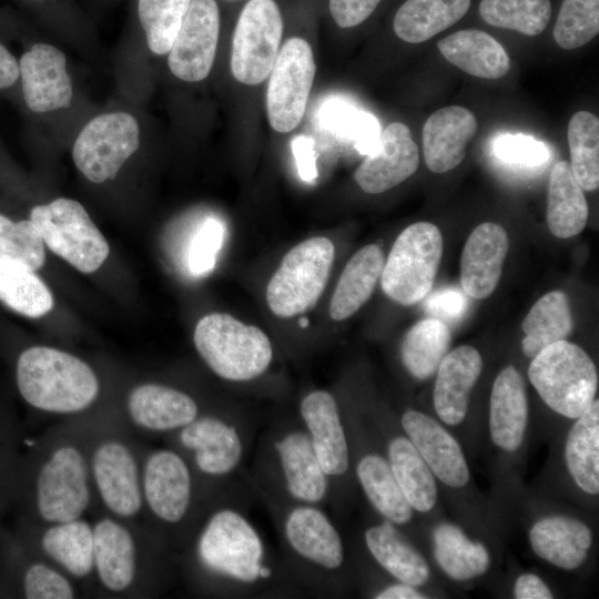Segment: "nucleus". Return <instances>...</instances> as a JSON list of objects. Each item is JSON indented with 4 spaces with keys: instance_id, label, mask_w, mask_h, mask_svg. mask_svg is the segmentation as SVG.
Wrapping results in <instances>:
<instances>
[{
    "instance_id": "f257e3e1",
    "label": "nucleus",
    "mask_w": 599,
    "mask_h": 599,
    "mask_svg": "<svg viewBox=\"0 0 599 599\" xmlns=\"http://www.w3.org/2000/svg\"><path fill=\"white\" fill-rule=\"evenodd\" d=\"M248 493L221 497L206 510L184 548L192 580L201 590L224 598L304 595L281 555L251 521Z\"/></svg>"
},
{
    "instance_id": "f03ea898",
    "label": "nucleus",
    "mask_w": 599,
    "mask_h": 599,
    "mask_svg": "<svg viewBox=\"0 0 599 599\" xmlns=\"http://www.w3.org/2000/svg\"><path fill=\"white\" fill-rule=\"evenodd\" d=\"M258 499L276 529L281 557L304 595H344L348 572L346 548L325 507Z\"/></svg>"
},
{
    "instance_id": "7ed1b4c3",
    "label": "nucleus",
    "mask_w": 599,
    "mask_h": 599,
    "mask_svg": "<svg viewBox=\"0 0 599 599\" xmlns=\"http://www.w3.org/2000/svg\"><path fill=\"white\" fill-rule=\"evenodd\" d=\"M243 477L257 498L328 506V480L300 418L267 425Z\"/></svg>"
},
{
    "instance_id": "20e7f679",
    "label": "nucleus",
    "mask_w": 599,
    "mask_h": 599,
    "mask_svg": "<svg viewBox=\"0 0 599 599\" xmlns=\"http://www.w3.org/2000/svg\"><path fill=\"white\" fill-rule=\"evenodd\" d=\"M170 435L172 448L186 458L211 502L250 490L242 483L255 435L251 420L240 414L207 412Z\"/></svg>"
},
{
    "instance_id": "39448f33",
    "label": "nucleus",
    "mask_w": 599,
    "mask_h": 599,
    "mask_svg": "<svg viewBox=\"0 0 599 599\" xmlns=\"http://www.w3.org/2000/svg\"><path fill=\"white\" fill-rule=\"evenodd\" d=\"M90 461L70 443L41 458L19 459L12 500L26 520L59 524L80 518L91 501Z\"/></svg>"
},
{
    "instance_id": "423d86ee",
    "label": "nucleus",
    "mask_w": 599,
    "mask_h": 599,
    "mask_svg": "<svg viewBox=\"0 0 599 599\" xmlns=\"http://www.w3.org/2000/svg\"><path fill=\"white\" fill-rule=\"evenodd\" d=\"M143 500L170 545L187 546L211 506L186 458L176 449L151 451L141 470Z\"/></svg>"
},
{
    "instance_id": "0eeeda50",
    "label": "nucleus",
    "mask_w": 599,
    "mask_h": 599,
    "mask_svg": "<svg viewBox=\"0 0 599 599\" xmlns=\"http://www.w3.org/2000/svg\"><path fill=\"white\" fill-rule=\"evenodd\" d=\"M16 383L29 406L54 414L82 412L100 392L99 379L88 363L49 346H31L19 354Z\"/></svg>"
},
{
    "instance_id": "6e6552de",
    "label": "nucleus",
    "mask_w": 599,
    "mask_h": 599,
    "mask_svg": "<svg viewBox=\"0 0 599 599\" xmlns=\"http://www.w3.org/2000/svg\"><path fill=\"white\" fill-rule=\"evenodd\" d=\"M193 342L206 366L230 383H250L266 374L274 353L268 336L230 314L211 313L196 324Z\"/></svg>"
},
{
    "instance_id": "1a4fd4ad",
    "label": "nucleus",
    "mask_w": 599,
    "mask_h": 599,
    "mask_svg": "<svg viewBox=\"0 0 599 599\" xmlns=\"http://www.w3.org/2000/svg\"><path fill=\"white\" fill-rule=\"evenodd\" d=\"M528 377L550 409L572 419L589 408L598 388L593 361L579 345L566 339L546 346L532 357Z\"/></svg>"
},
{
    "instance_id": "9d476101",
    "label": "nucleus",
    "mask_w": 599,
    "mask_h": 599,
    "mask_svg": "<svg viewBox=\"0 0 599 599\" xmlns=\"http://www.w3.org/2000/svg\"><path fill=\"white\" fill-rule=\"evenodd\" d=\"M334 256V244L325 236L307 238L291 248L267 284L270 309L284 318L309 311L324 291Z\"/></svg>"
},
{
    "instance_id": "9b49d317",
    "label": "nucleus",
    "mask_w": 599,
    "mask_h": 599,
    "mask_svg": "<svg viewBox=\"0 0 599 599\" xmlns=\"http://www.w3.org/2000/svg\"><path fill=\"white\" fill-rule=\"evenodd\" d=\"M298 418L327 477L328 505L341 511L354 471L349 440L338 402L328 390H309L300 400Z\"/></svg>"
},
{
    "instance_id": "f8f14e48",
    "label": "nucleus",
    "mask_w": 599,
    "mask_h": 599,
    "mask_svg": "<svg viewBox=\"0 0 599 599\" xmlns=\"http://www.w3.org/2000/svg\"><path fill=\"white\" fill-rule=\"evenodd\" d=\"M443 255L439 229L428 222L407 226L396 238L384 263V293L402 305H413L430 292Z\"/></svg>"
},
{
    "instance_id": "ddd939ff",
    "label": "nucleus",
    "mask_w": 599,
    "mask_h": 599,
    "mask_svg": "<svg viewBox=\"0 0 599 599\" xmlns=\"http://www.w3.org/2000/svg\"><path fill=\"white\" fill-rule=\"evenodd\" d=\"M30 221L43 243L82 273L97 271L110 253L106 240L75 200L59 197L35 205L30 211Z\"/></svg>"
},
{
    "instance_id": "4468645a",
    "label": "nucleus",
    "mask_w": 599,
    "mask_h": 599,
    "mask_svg": "<svg viewBox=\"0 0 599 599\" xmlns=\"http://www.w3.org/2000/svg\"><path fill=\"white\" fill-rule=\"evenodd\" d=\"M140 126L128 112H108L91 119L78 134L72 160L91 182L113 180L125 161L139 149Z\"/></svg>"
},
{
    "instance_id": "2eb2a0df",
    "label": "nucleus",
    "mask_w": 599,
    "mask_h": 599,
    "mask_svg": "<svg viewBox=\"0 0 599 599\" xmlns=\"http://www.w3.org/2000/svg\"><path fill=\"white\" fill-rule=\"evenodd\" d=\"M283 18L274 0H250L237 19L231 71L241 83L255 85L268 75L280 51Z\"/></svg>"
},
{
    "instance_id": "dca6fc26",
    "label": "nucleus",
    "mask_w": 599,
    "mask_h": 599,
    "mask_svg": "<svg viewBox=\"0 0 599 599\" xmlns=\"http://www.w3.org/2000/svg\"><path fill=\"white\" fill-rule=\"evenodd\" d=\"M316 72L309 43L293 37L285 41L270 72L266 110L270 125L280 133L302 121Z\"/></svg>"
},
{
    "instance_id": "f3484780",
    "label": "nucleus",
    "mask_w": 599,
    "mask_h": 599,
    "mask_svg": "<svg viewBox=\"0 0 599 599\" xmlns=\"http://www.w3.org/2000/svg\"><path fill=\"white\" fill-rule=\"evenodd\" d=\"M95 489L108 510L118 518L136 516L144 504L141 471L131 448L110 438L98 444L90 459Z\"/></svg>"
},
{
    "instance_id": "a211bd4d",
    "label": "nucleus",
    "mask_w": 599,
    "mask_h": 599,
    "mask_svg": "<svg viewBox=\"0 0 599 599\" xmlns=\"http://www.w3.org/2000/svg\"><path fill=\"white\" fill-rule=\"evenodd\" d=\"M343 417L351 446L354 477L365 497L383 519L396 527L408 525L414 509L404 496L385 451L366 445L358 425L351 423L344 414Z\"/></svg>"
},
{
    "instance_id": "6ab92c4d",
    "label": "nucleus",
    "mask_w": 599,
    "mask_h": 599,
    "mask_svg": "<svg viewBox=\"0 0 599 599\" xmlns=\"http://www.w3.org/2000/svg\"><path fill=\"white\" fill-rule=\"evenodd\" d=\"M220 34L216 0H192L169 51L172 74L186 82L204 80L214 63Z\"/></svg>"
},
{
    "instance_id": "aec40b11",
    "label": "nucleus",
    "mask_w": 599,
    "mask_h": 599,
    "mask_svg": "<svg viewBox=\"0 0 599 599\" xmlns=\"http://www.w3.org/2000/svg\"><path fill=\"white\" fill-rule=\"evenodd\" d=\"M19 85L26 108L42 114L71 105L73 85L67 57L57 47L35 42L19 58Z\"/></svg>"
},
{
    "instance_id": "412c9836",
    "label": "nucleus",
    "mask_w": 599,
    "mask_h": 599,
    "mask_svg": "<svg viewBox=\"0 0 599 599\" xmlns=\"http://www.w3.org/2000/svg\"><path fill=\"white\" fill-rule=\"evenodd\" d=\"M418 164V148L408 126L393 122L380 132L376 150L366 155L354 179L364 192L378 194L408 179Z\"/></svg>"
},
{
    "instance_id": "4be33fe9",
    "label": "nucleus",
    "mask_w": 599,
    "mask_h": 599,
    "mask_svg": "<svg viewBox=\"0 0 599 599\" xmlns=\"http://www.w3.org/2000/svg\"><path fill=\"white\" fill-rule=\"evenodd\" d=\"M403 433L441 483L461 488L469 480V468L458 441L436 419L423 412L407 409L400 417Z\"/></svg>"
},
{
    "instance_id": "5701e85b",
    "label": "nucleus",
    "mask_w": 599,
    "mask_h": 599,
    "mask_svg": "<svg viewBox=\"0 0 599 599\" xmlns=\"http://www.w3.org/2000/svg\"><path fill=\"white\" fill-rule=\"evenodd\" d=\"M126 408L131 420L138 427L169 435L204 413L190 394L158 383L134 387L128 396Z\"/></svg>"
},
{
    "instance_id": "b1692460",
    "label": "nucleus",
    "mask_w": 599,
    "mask_h": 599,
    "mask_svg": "<svg viewBox=\"0 0 599 599\" xmlns=\"http://www.w3.org/2000/svg\"><path fill=\"white\" fill-rule=\"evenodd\" d=\"M477 130L475 114L464 106L448 105L433 112L423 128L426 166L434 173H445L458 166Z\"/></svg>"
},
{
    "instance_id": "393cba45",
    "label": "nucleus",
    "mask_w": 599,
    "mask_h": 599,
    "mask_svg": "<svg viewBox=\"0 0 599 599\" xmlns=\"http://www.w3.org/2000/svg\"><path fill=\"white\" fill-rule=\"evenodd\" d=\"M507 252L508 235L502 226L485 222L474 229L460 258V282L468 296L483 300L495 291Z\"/></svg>"
},
{
    "instance_id": "a878e982",
    "label": "nucleus",
    "mask_w": 599,
    "mask_h": 599,
    "mask_svg": "<svg viewBox=\"0 0 599 599\" xmlns=\"http://www.w3.org/2000/svg\"><path fill=\"white\" fill-rule=\"evenodd\" d=\"M481 369V356L473 346H458L444 356L433 393L434 408L441 422L457 426L465 419L470 393Z\"/></svg>"
},
{
    "instance_id": "bb28decb",
    "label": "nucleus",
    "mask_w": 599,
    "mask_h": 599,
    "mask_svg": "<svg viewBox=\"0 0 599 599\" xmlns=\"http://www.w3.org/2000/svg\"><path fill=\"white\" fill-rule=\"evenodd\" d=\"M93 565L101 585L111 592H124L138 576V548L132 532L112 517L93 525Z\"/></svg>"
},
{
    "instance_id": "cd10ccee",
    "label": "nucleus",
    "mask_w": 599,
    "mask_h": 599,
    "mask_svg": "<svg viewBox=\"0 0 599 599\" xmlns=\"http://www.w3.org/2000/svg\"><path fill=\"white\" fill-rule=\"evenodd\" d=\"M528 404L521 374L505 367L494 380L489 403V432L495 446L516 451L525 437Z\"/></svg>"
},
{
    "instance_id": "c85d7f7f",
    "label": "nucleus",
    "mask_w": 599,
    "mask_h": 599,
    "mask_svg": "<svg viewBox=\"0 0 599 599\" xmlns=\"http://www.w3.org/2000/svg\"><path fill=\"white\" fill-rule=\"evenodd\" d=\"M532 551L545 561L565 570L579 568L592 545V531L581 520L568 516H548L529 530Z\"/></svg>"
},
{
    "instance_id": "c756f323",
    "label": "nucleus",
    "mask_w": 599,
    "mask_h": 599,
    "mask_svg": "<svg viewBox=\"0 0 599 599\" xmlns=\"http://www.w3.org/2000/svg\"><path fill=\"white\" fill-rule=\"evenodd\" d=\"M363 539L373 560L395 580L417 588L428 581L427 561L392 522L382 518L367 526Z\"/></svg>"
},
{
    "instance_id": "7c9ffc66",
    "label": "nucleus",
    "mask_w": 599,
    "mask_h": 599,
    "mask_svg": "<svg viewBox=\"0 0 599 599\" xmlns=\"http://www.w3.org/2000/svg\"><path fill=\"white\" fill-rule=\"evenodd\" d=\"M437 49L448 62L473 77L496 80L510 69L505 48L481 30L456 31L438 40Z\"/></svg>"
},
{
    "instance_id": "2f4dec72",
    "label": "nucleus",
    "mask_w": 599,
    "mask_h": 599,
    "mask_svg": "<svg viewBox=\"0 0 599 599\" xmlns=\"http://www.w3.org/2000/svg\"><path fill=\"white\" fill-rule=\"evenodd\" d=\"M388 435L385 455L404 496L414 510L430 511L437 501L434 474L405 434Z\"/></svg>"
},
{
    "instance_id": "473e14b6",
    "label": "nucleus",
    "mask_w": 599,
    "mask_h": 599,
    "mask_svg": "<svg viewBox=\"0 0 599 599\" xmlns=\"http://www.w3.org/2000/svg\"><path fill=\"white\" fill-rule=\"evenodd\" d=\"M384 263L383 251L375 244L359 248L349 258L331 300L332 319L339 322L348 318L369 300Z\"/></svg>"
},
{
    "instance_id": "72a5a7b5",
    "label": "nucleus",
    "mask_w": 599,
    "mask_h": 599,
    "mask_svg": "<svg viewBox=\"0 0 599 599\" xmlns=\"http://www.w3.org/2000/svg\"><path fill=\"white\" fill-rule=\"evenodd\" d=\"M38 546L70 576L82 579L94 570L93 526L81 517L52 524L40 534Z\"/></svg>"
},
{
    "instance_id": "f704fd0d",
    "label": "nucleus",
    "mask_w": 599,
    "mask_h": 599,
    "mask_svg": "<svg viewBox=\"0 0 599 599\" xmlns=\"http://www.w3.org/2000/svg\"><path fill=\"white\" fill-rule=\"evenodd\" d=\"M583 190L576 181L570 164L560 161L551 170L547 193V224L559 238L578 235L588 220Z\"/></svg>"
},
{
    "instance_id": "c9c22d12",
    "label": "nucleus",
    "mask_w": 599,
    "mask_h": 599,
    "mask_svg": "<svg viewBox=\"0 0 599 599\" xmlns=\"http://www.w3.org/2000/svg\"><path fill=\"white\" fill-rule=\"evenodd\" d=\"M471 0H406L397 10L393 28L408 43H422L458 22Z\"/></svg>"
},
{
    "instance_id": "e433bc0d",
    "label": "nucleus",
    "mask_w": 599,
    "mask_h": 599,
    "mask_svg": "<svg viewBox=\"0 0 599 599\" xmlns=\"http://www.w3.org/2000/svg\"><path fill=\"white\" fill-rule=\"evenodd\" d=\"M433 554L450 579L467 581L484 575L490 565L488 549L469 539L456 525L440 522L433 530Z\"/></svg>"
},
{
    "instance_id": "4c0bfd02",
    "label": "nucleus",
    "mask_w": 599,
    "mask_h": 599,
    "mask_svg": "<svg viewBox=\"0 0 599 599\" xmlns=\"http://www.w3.org/2000/svg\"><path fill=\"white\" fill-rule=\"evenodd\" d=\"M565 444V459L576 485L589 495L599 493V402L576 418Z\"/></svg>"
},
{
    "instance_id": "58836bf2",
    "label": "nucleus",
    "mask_w": 599,
    "mask_h": 599,
    "mask_svg": "<svg viewBox=\"0 0 599 599\" xmlns=\"http://www.w3.org/2000/svg\"><path fill=\"white\" fill-rule=\"evenodd\" d=\"M521 328L526 334L521 348L529 358L546 346L566 339L572 329L567 295L561 291L545 294L532 305Z\"/></svg>"
},
{
    "instance_id": "ea45409f",
    "label": "nucleus",
    "mask_w": 599,
    "mask_h": 599,
    "mask_svg": "<svg viewBox=\"0 0 599 599\" xmlns=\"http://www.w3.org/2000/svg\"><path fill=\"white\" fill-rule=\"evenodd\" d=\"M450 331L440 319L424 318L406 333L400 358L406 370L416 379H426L438 368L450 345Z\"/></svg>"
},
{
    "instance_id": "a19ab883",
    "label": "nucleus",
    "mask_w": 599,
    "mask_h": 599,
    "mask_svg": "<svg viewBox=\"0 0 599 599\" xmlns=\"http://www.w3.org/2000/svg\"><path fill=\"white\" fill-rule=\"evenodd\" d=\"M570 167L582 190L599 186V120L588 111L576 112L567 129Z\"/></svg>"
},
{
    "instance_id": "79ce46f5",
    "label": "nucleus",
    "mask_w": 599,
    "mask_h": 599,
    "mask_svg": "<svg viewBox=\"0 0 599 599\" xmlns=\"http://www.w3.org/2000/svg\"><path fill=\"white\" fill-rule=\"evenodd\" d=\"M0 301L12 311L31 318L43 316L53 307L50 288L34 271L1 263Z\"/></svg>"
},
{
    "instance_id": "37998d69",
    "label": "nucleus",
    "mask_w": 599,
    "mask_h": 599,
    "mask_svg": "<svg viewBox=\"0 0 599 599\" xmlns=\"http://www.w3.org/2000/svg\"><path fill=\"white\" fill-rule=\"evenodd\" d=\"M192 0H136V18L149 49L169 53Z\"/></svg>"
},
{
    "instance_id": "c03bdc74",
    "label": "nucleus",
    "mask_w": 599,
    "mask_h": 599,
    "mask_svg": "<svg viewBox=\"0 0 599 599\" xmlns=\"http://www.w3.org/2000/svg\"><path fill=\"white\" fill-rule=\"evenodd\" d=\"M478 10L488 24L526 35L541 33L551 17L550 0H481Z\"/></svg>"
},
{
    "instance_id": "a18cd8bd",
    "label": "nucleus",
    "mask_w": 599,
    "mask_h": 599,
    "mask_svg": "<svg viewBox=\"0 0 599 599\" xmlns=\"http://www.w3.org/2000/svg\"><path fill=\"white\" fill-rule=\"evenodd\" d=\"M44 261V243L35 225L0 214V263L37 271Z\"/></svg>"
},
{
    "instance_id": "49530a36",
    "label": "nucleus",
    "mask_w": 599,
    "mask_h": 599,
    "mask_svg": "<svg viewBox=\"0 0 599 599\" xmlns=\"http://www.w3.org/2000/svg\"><path fill=\"white\" fill-rule=\"evenodd\" d=\"M599 32V0H564L552 35L566 50L577 49Z\"/></svg>"
},
{
    "instance_id": "de8ad7c7",
    "label": "nucleus",
    "mask_w": 599,
    "mask_h": 599,
    "mask_svg": "<svg viewBox=\"0 0 599 599\" xmlns=\"http://www.w3.org/2000/svg\"><path fill=\"white\" fill-rule=\"evenodd\" d=\"M19 459L18 426L8 414L0 412V519L12 501Z\"/></svg>"
},
{
    "instance_id": "09e8293b",
    "label": "nucleus",
    "mask_w": 599,
    "mask_h": 599,
    "mask_svg": "<svg viewBox=\"0 0 599 599\" xmlns=\"http://www.w3.org/2000/svg\"><path fill=\"white\" fill-rule=\"evenodd\" d=\"M223 234L224 227L216 219H206L194 233L187 251V267L193 275L212 271Z\"/></svg>"
},
{
    "instance_id": "8fccbe9b",
    "label": "nucleus",
    "mask_w": 599,
    "mask_h": 599,
    "mask_svg": "<svg viewBox=\"0 0 599 599\" xmlns=\"http://www.w3.org/2000/svg\"><path fill=\"white\" fill-rule=\"evenodd\" d=\"M499 160L519 167H536L549 159L547 146L531 136L505 134L494 144Z\"/></svg>"
},
{
    "instance_id": "3c124183",
    "label": "nucleus",
    "mask_w": 599,
    "mask_h": 599,
    "mask_svg": "<svg viewBox=\"0 0 599 599\" xmlns=\"http://www.w3.org/2000/svg\"><path fill=\"white\" fill-rule=\"evenodd\" d=\"M335 130L348 138L361 154L368 155L378 145L380 126L370 113L356 111L349 106L339 118Z\"/></svg>"
},
{
    "instance_id": "603ef678",
    "label": "nucleus",
    "mask_w": 599,
    "mask_h": 599,
    "mask_svg": "<svg viewBox=\"0 0 599 599\" xmlns=\"http://www.w3.org/2000/svg\"><path fill=\"white\" fill-rule=\"evenodd\" d=\"M466 296L457 288H443L432 294L425 304L427 311L444 322L459 319L467 309Z\"/></svg>"
},
{
    "instance_id": "864d4df0",
    "label": "nucleus",
    "mask_w": 599,
    "mask_h": 599,
    "mask_svg": "<svg viewBox=\"0 0 599 599\" xmlns=\"http://www.w3.org/2000/svg\"><path fill=\"white\" fill-rule=\"evenodd\" d=\"M382 0H329V12L341 28H353L364 22Z\"/></svg>"
},
{
    "instance_id": "5fc2aeb1",
    "label": "nucleus",
    "mask_w": 599,
    "mask_h": 599,
    "mask_svg": "<svg viewBox=\"0 0 599 599\" xmlns=\"http://www.w3.org/2000/svg\"><path fill=\"white\" fill-rule=\"evenodd\" d=\"M300 177L313 182L317 177L314 140L306 135H296L291 142Z\"/></svg>"
},
{
    "instance_id": "6e6d98bb",
    "label": "nucleus",
    "mask_w": 599,
    "mask_h": 599,
    "mask_svg": "<svg viewBox=\"0 0 599 599\" xmlns=\"http://www.w3.org/2000/svg\"><path fill=\"white\" fill-rule=\"evenodd\" d=\"M514 596L517 599H550L554 597L545 581L531 572L522 573L516 579Z\"/></svg>"
},
{
    "instance_id": "4d7b16f0",
    "label": "nucleus",
    "mask_w": 599,
    "mask_h": 599,
    "mask_svg": "<svg viewBox=\"0 0 599 599\" xmlns=\"http://www.w3.org/2000/svg\"><path fill=\"white\" fill-rule=\"evenodd\" d=\"M19 59L0 39V93L13 90L19 84Z\"/></svg>"
},
{
    "instance_id": "13d9d810",
    "label": "nucleus",
    "mask_w": 599,
    "mask_h": 599,
    "mask_svg": "<svg viewBox=\"0 0 599 599\" xmlns=\"http://www.w3.org/2000/svg\"><path fill=\"white\" fill-rule=\"evenodd\" d=\"M376 599H424L426 596L417 587L395 581L377 589L373 596Z\"/></svg>"
},
{
    "instance_id": "bf43d9fd",
    "label": "nucleus",
    "mask_w": 599,
    "mask_h": 599,
    "mask_svg": "<svg viewBox=\"0 0 599 599\" xmlns=\"http://www.w3.org/2000/svg\"><path fill=\"white\" fill-rule=\"evenodd\" d=\"M17 24L14 17L0 8V31L13 30Z\"/></svg>"
},
{
    "instance_id": "052dcab7",
    "label": "nucleus",
    "mask_w": 599,
    "mask_h": 599,
    "mask_svg": "<svg viewBox=\"0 0 599 599\" xmlns=\"http://www.w3.org/2000/svg\"><path fill=\"white\" fill-rule=\"evenodd\" d=\"M225 1H238V0H225Z\"/></svg>"
}]
</instances>
